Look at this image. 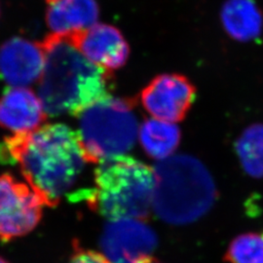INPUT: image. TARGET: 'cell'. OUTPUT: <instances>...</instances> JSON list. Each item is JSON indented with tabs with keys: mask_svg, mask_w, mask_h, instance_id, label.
I'll use <instances>...</instances> for the list:
<instances>
[{
	"mask_svg": "<svg viewBox=\"0 0 263 263\" xmlns=\"http://www.w3.org/2000/svg\"><path fill=\"white\" fill-rule=\"evenodd\" d=\"M0 160L19 167L47 207L57 206L72 189L87 163L77 133L64 124L14 134L0 144Z\"/></svg>",
	"mask_w": 263,
	"mask_h": 263,
	"instance_id": "6da1fadb",
	"label": "cell"
},
{
	"mask_svg": "<svg viewBox=\"0 0 263 263\" xmlns=\"http://www.w3.org/2000/svg\"><path fill=\"white\" fill-rule=\"evenodd\" d=\"M45 63L38 97L50 116H78L108 96L110 72L91 63L64 36L51 34L42 43Z\"/></svg>",
	"mask_w": 263,
	"mask_h": 263,
	"instance_id": "7a4b0ae2",
	"label": "cell"
},
{
	"mask_svg": "<svg viewBox=\"0 0 263 263\" xmlns=\"http://www.w3.org/2000/svg\"><path fill=\"white\" fill-rule=\"evenodd\" d=\"M153 209L171 224H188L205 216L216 200L215 182L205 166L187 155L174 156L154 168Z\"/></svg>",
	"mask_w": 263,
	"mask_h": 263,
	"instance_id": "3957f363",
	"label": "cell"
},
{
	"mask_svg": "<svg viewBox=\"0 0 263 263\" xmlns=\"http://www.w3.org/2000/svg\"><path fill=\"white\" fill-rule=\"evenodd\" d=\"M95 184L88 201L109 220L149 216L155 176L141 161L126 155L104 160L95 171Z\"/></svg>",
	"mask_w": 263,
	"mask_h": 263,
	"instance_id": "277c9868",
	"label": "cell"
},
{
	"mask_svg": "<svg viewBox=\"0 0 263 263\" xmlns=\"http://www.w3.org/2000/svg\"><path fill=\"white\" fill-rule=\"evenodd\" d=\"M130 101L105 97L78 115V141L87 163L125 155L137 140L139 124Z\"/></svg>",
	"mask_w": 263,
	"mask_h": 263,
	"instance_id": "5b68a950",
	"label": "cell"
},
{
	"mask_svg": "<svg viewBox=\"0 0 263 263\" xmlns=\"http://www.w3.org/2000/svg\"><path fill=\"white\" fill-rule=\"evenodd\" d=\"M44 206L28 183L9 174L0 175V240L10 241L33 230Z\"/></svg>",
	"mask_w": 263,
	"mask_h": 263,
	"instance_id": "8992f818",
	"label": "cell"
},
{
	"mask_svg": "<svg viewBox=\"0 0 263 263\" xmlns=\"http://www.w3.org/2000/svg\"><path fill=\"white\" fill-rule=\"evenodd\" d=\"M101 246L111 263H148L153 258L157 237L141 219H115L105 226Z\"/></svg>",
	"mask_w": 263,
	"mask_h": 263,
	"instance_id": "52a82bcc",
	"label": "cell"
},
{
	"mask_svg": "<svg viewBox=\"0 0 263 263\" xmlns=\"http://www.w3.org/2000/svg\"><path fill=\"white\" fill-rule=\"evenodd\" d=\"M196 88L186 76H157L141 93V103L154 118L177 123L184 119L196 99Z\"/></svg>",
	"mask_w": 263,
	"mask_h": 263,
	"instance_id": "ba28073f",
	"label": "cell"
},
{
	"mask_svg": "<svg viewBox=\"0 0 263 263\" xmlns=\"http://www.w3.org/2000/svg\"><path fill=\"white\" fill-rule=\"evenodd\" d=\"M44 63L42 44L16 37L0 47V76L12 87H28L37 81Z\"/></svg>",
	"mask_w": 263,
	"mask_h": 263,
	"instance_id": "9c48e42d",
	"label": "cell"
},
{
	"mask_svg": "<svg viewBox=\"0 0 263 263\" xmlns=\"http://www.w3.org/2000/svg\"><path fill=\"white\" fill-rule=\"evenodd\" d=\"M91 63L109 71L126 63L129 46L117 28L108 25L94 27L66 37Z\"/></svg>",
	"mask_w": 263,
	"mask_h": 263,
	"instance_id": "30bf717a",
	"label": "cell"
},
{
	"mask_svg": "<svg viewBox=\"0 0 263 263\" xmlns=\"http://www.w3.org/2000/svg\"><path fill=\"white\" fill-rule=\"evenodd\" d=\"M46 115L39 97L27 87H12L0 98V126L14 134L36 130Z\"/></svg>",
	"mask_w": 263,
	"mask_h": 263,
	"instance_id": "8fae6325",
	"label": "cell"
},
{
	"mask_svg": "<svg viewBox=\"0 0 263 263\" xmlns=\"http://www.w3.org/2000/svg\"><path fill=\"white\" fill-rule=\"evenodd\" d=\"M99 18V7L95 0H56L49 3L48 27L52 34L69 37L83 32Z\"/></svg>",
	"mask_w": 263,
	"mask_h": 263,
	"instance_id": "7c38bea8",
	"label": "cell"
},
{
	"mask_svg": "<svg viewBox=\"0 0 263 263\" xmlns=\"http://www.w3.org/2000/svg\"><path fill=\"white\" fill-rule=\"evenodd\" d=\"M220 16L226 32L238 41H250L261 33L262 15L254 0H226Z\"/></svg>",
	"mask_w": 263,
	"mask_h": 263,
	"instance_id": "4fadbf2b",
	"label": "cell"
},
{
	"mask_svg": "<svg viewBox=\"0 0 263 263\" xmlns=\"http://www.w3.org/2000/svg\"><path fill=\"white\" fill-rule=\"evenodd\" d=\"M140 141L142 148L152 158L167 159L179 146L180 131L174 123L148 119L141 125Z\"/></svg>",
	"mask_w": 263,
	"mask_h": 263,
	"instance_id": "5bb4252c",
	"label": "cell"
},
{
	"mask_svg": "<svg viewBox=\"0 0 263 263\" xmlns=\"http://www.w3.org/2000/svg\"><path fill=\"white\" fill-rule=\"evenodd\" d=\"M236 151L249 176L263 178V124L246 129L236 143Z\"/></svg>",
	"mask_w": 263,
	"mask_h": 263,
	"instance_id": "9a60e30c",
	"label": "cell"
},
{
	"mask_svg": "<svg viewBox=\"0 0 263 263\" xmlns=\"http://www.w3.org/2000/svg\"><path fill=\"white\" fill-rule=\"evenodd\" d=\"M224 260L229 263H263V235L245 233L230 243Z\"/></svg>",
	"mask_w": 263,
	"mask_h": 263,
	"instance_id": "2e32d148",
	"label": "cell"
},
{
	"mask_svg": "<svg viewBox=\"0 0 263 263\" xmlns=\"http://www.w3.org/2000/svg\"><path fill=\"white\" fill-rule=\"evenodd\" d=\"M68 263H111L104 254L94 251L77 250Z\"/></svg>",
	"mask_w": 263,
	"mask_h": 263,
	"instance_id": "e0dca14e",
	"label": "cell"
},
{
	"mask_svg": "<svg viewBox=\"0 0 263 263\" xmlns=\"http://www.w3.org/2000/svg\"><path fill=\"white\" fill-rule=\"evenodd\" d=\"M0 263H9L8 261H6L4 258H2V257H0Z\"/></svg>",
	"mask_w": 263,
	"mask_h": 263,
	"instance_id": "ac0fdd59",
	"label": "cell"
},
{
	"mask_svg": "<svg viewBox=\"0 0 263 263\" xmlns=\"http://www.w3.org/2000/svg\"><path fill=\"white\" fill-rule=\"evenodd\" d=\"M148 263H160V262H158V261H157V260H155V259H154V258H152V259H151V261H149V262Z\"/></svg>",
	"mask_w": 263,
	"mask_h": 263,
	"instance_id": "d6986e66",
	"label": "cell"
},
{
	"mask_svg": "<svg viewBox=\"0 0 263 263\" xmlns=\"http://www.w3.org/2000/svg\"><path fill=\"white\" fill-rule=\"evenodd\" d=\"M46 1H47V3L49 4V3H52V2H54V1H56V0H46Z\"/></svg>",
	"mask_w": 263,
	"mask_h": 263,
	"instance_id": "ffe728a7",
	"label": "cell"
}]
</instances>
